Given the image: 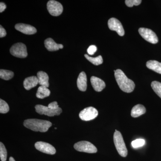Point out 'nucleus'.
<instances>
[{
	"label": "nucleus",
	"instance_id": "nucleus-1",
	"mask_svg": "<svg viewBox=\"0 0 161 161\" xmlns=\"http://www.w3.org/2000/svg\"><path fill=\"white\" fill-rule=\"evenodd\" d=\"M115 77L116 82L122 91L126 93L133 92L135 88V83L132 80L129 79L121 70H116Z\"/></svg>",
	"mask_w": 161,
	"mask_h": 161
},
{
	"label": "nucleus",
	"instance_id": "nucleus-2",
	"mask_svg": "<svg viewBox=\"0 0 161 161\" xmlns=\"http://www.w3.org/2000/svg\"><path fill=\"white\" fill-rule=\"evenodd\" d=\"M23 125L26 128L32 131L43 132H47L52 125V123L48 121L36 119H26Z\"/></svg>",
	"mask_w": 161,
	"mask_h": 161
},
{
	"label": "nucleus",
	"instance_id": "nucleus-3",
	"mask_svg": "<svg viewBox=\"0 0 161 161\" xmlns=\"http://www.w3.org/2000/svg\"><path fill=\"white\" fill-rule=\"evenodd\" d=\"M115 131L113 138L115 148L121 156L126 157L128 155V150L124 142L122 135L119 131L116 130Z\"/></svg>",
	"mask_w": 161,
	"mask_h": 161
},
{
	"label": "nucleus",
	"instance_id": "nucleus-4",
	"mask_svg": "<svg viewBox=\"0 0 161 161\" xmlns=\"http://www.w3.org/2000/svg\"><path fill=\"white\" fill-rule=\"evenodd\" d=\"M74 148L79 152L90 153H95L97 152L96 147L92 143L87 141H81L76 143L74 145Z\"/></svg>",
	"mask_w": 161,
	"mask_h": 161
},
{
	"label": "nucleus",
	"instance_id": "nucleus-5",
	"mask_svg": "<svg viewBox=\"0 0 161 161\" xmlns=\"http://www.w3.org/2000/svg\"><path fill=\"white\" fill-rule=\"evenodd\" d=\"M12 55L17 58H23L27 56V49L25 44L18 43L14 44L10 49Z\"/></svg>",
	"mask_w": 161,
	"mask_h": 161
},
{
	"label": "nucleus",
	"instance_id": "nucleus-6",
	"mask_svg": "<svg viewBox=\"0 0 161 161\" xmlns=\"http://www.w3.org/2000/svg\"><path fill=\"white\" fill-rule=\"evenodd\" d=\"M138 31L142 37L148 42L153 44H155L158 42L157 36L151 30L142 27L139 29Z\"/></svg>",
	"mask_w": 161,
	"mask_h": 161
},
{
	"label": "nucleus",
	"instance_id": "nucleus-7",
	"mask_svg": "<svg viewBox=\"0 0 161 161\" xmlns=\"http://www.w3.org/2000/svg\"><path fill=\"white\" fill-rule=\"evenodd\" d=\"M36 112L40 115H45L48 116H53L54 115H60L62 112L61 108L58 109H52L48 107L44 106L42 105H37L35 106Z\"/></svg>",
	"mask_w": 161,
	"mask_h": 161
},
{
	"label": "nucleus",
	"instance_id": "nucleus-8",
	"mask_svg": "<svg viewBox=\"0 0 161 161\" xmlns=\"http://www.w3.org/2000/svg\"><path fill=\"white\" fill-rule=\"evenodd\" d=\"M47 9L50 14L53 16L60 15L63 11V6L61 3L54 0L48 1L47 3Z\"/></svg>",
	"mask_w": 161,
	"mask_h": 161
},
{
	"label": "nucleus",
	"instance_id": "nucleus-9",
	"mask_svg": "<svg viewBox=\"0 0 161 161\" xmlns=\"http://www.w3.org/2000/svg\"><path fill=\"white\" fill-rule=\"evenodd\" d=\"M98 115V112L95 108L90 107L84 109L79 113V117L82 120L90 121L94 119Z\"/></svg>",
	"mask_w": 161,
	"mask_h": 161
},
{
	"label": "nucleus",
	"instance_id": "nucleus-10",
	"mask_svg": "<svg viewBox=\"0 0 161 161\" xmlns=\"http://www.w3.org/2000/svg\"><path fill=\"white\" fill-rule=\"evenodd\" d=\"M108 26L111 30L115 31L121 36L125 35V31L121 23L115 18H112L108 21Z\"/></svg>",
	"mask_w": 161,
	"mask_h": 161
},
{
	"label": "nucleus",
	"instance_id": "nucleus-11",
	"mask_svg": "<svg viewBox=\"0 0 161 161\" xmlns=\"http://www.w3.org/2000/svg\"><path fill=\"white\" fill-rule=\"evenodd\" d=\"M35 147L40 152L48 154H54L56 150L54 147L48 143L43 142H37L35 144Z\"/></svg>",
	"mask_w": 161,
	"mask_h": 161
},
{
	"label": "nucleus",
	"instance_id": "nucleus-12",
	"mask_svg": "<svg viewBox=\"0 0 161 161\" xmlns=\"http://www.w3.org/2000/svg\"><path fill=\"white\" fill-rule=\"evenodd\" d=\"M15 28L18 31L26 35H33L36 33L37 30L34 26L24 23H18L15 26Z\"/></svg>",
	"mask_w": 161,
	"mask_h": 161
},
{
	"label": "nucleus",
	"instance_id": "nucleus-13",
	"mask_svg": "<svg viewBox=\"0 0 161 161\" xmlns=\"http://www.w3.org/2000/svg\"><path fill=\"white\" fill-rule=\"evenodd\" d=\"M91 81L93 88L96 92H101L105 87V83L100 78L92 76L91 77Z\"/></svg>",
	"mask_w": 161,
	"mask_h": 161
},
{
	"label": "nucleus",
	"instance_id": "nucleus-14",
	"mask_svg": "<svg viewBox=\"0 0 161 161\" xmlns=\"http://www.w3.org/2000/svg\"><path fill=\"white\" fill-rule=\"evenodd\" d=\"M44 45L47 50L50 52L56 51L59 49H62V44H58L52 38H48L44 41Z\"/></svg>",
	"mask_w": 161,
	"mask_h": 161
},
{
	"label": "nucleus",
	"instance_id": "nucleus-15",
	"mask_svg": "<svg viewBox=\"0 0 161 161\" xmlns=\"http://www.w3.org/2000/svg\"><path fill=\"white\" fill-rule=\"evenodd\" d=\"M77 86L81 92H85L87 88V77L84 72H82L79 74L77 79Z\"/></svg>",
	"mask_w": 161,
	"mask_h": 161
},
{
	"label": "nucleus",
	"instance_id": "nucleus-16",
	"mask_svg": "<svg viewBox=\"0 0 161 161\" xmlns=\"http://www.w3.org/2000/svg\"><path fill=\"white\" fill-rule=\"evenodd\" d=\"M39 84L37 77L36 76H31L26 78L23 81V86L25 89L30 90Z\"/></svg>",
	"mask_w": 161,
	"mask_h": 161
},
{
	"label": "nucleus",
	"instance_id": "nucleus-17",
	"mask_svg": "<svg viewBox=\"0 0 161 161\" xmlns=\"http://www.w3.org/2000/svg\"><path fill=\"white\" fill-rule=\"evenodd\" d=\"M39 84L41 86H44L48 88L49 86V77L45 72L39 71L37 74Z\"/></svg>",
	"mask_w": 161,
	"mask_h": 161
},
{
	"label": "nucleus",
	"instance_id": "nucleus-18",
	"mask_svg": "<svg viewBox=\"0 0 161 161\" xmlns=\"http://www.w3.org/2000/svg\"><path fill=\"white\" fill-rule=\"evenodd\" d=\"M146 112V109L142 105L137 104L133 107L131 111V115L132 117L136 118L143 115Z\"/></svg>",
	"mask_w": 161,
	"mask_h": 161
},
{
	"label": "nucleus",
	"instance_id": "nucleus-19",
	"mask_svg": "<svg viewBox=\"0 0 161 161\" xmlns=\"http://www.w3.org/2000/svg\"><path fill=\"white\" fill-rule=\"evenodd\" d=\"M147 67L149 69L152 70L156 73L161 74V63L157 60H150L147 61Z\"/></svg>",
	"mask_w": 161,
	"mask_h": 161
},
{
	"label": "nucleus",
	"instance_id": "nucleus-20",
	"mask_svg": "<svg viewBox=\"0 0 161 161\" xmlns=\"http://www.w3.org/2000/svg\"><path fill=\"white\" fill-rule=\"evenodd\" d=\"M50 95V91L47 87L44 86H40L38 88L36 93V97L40 99L48 97Z\"/></svg>",
	"mask_w": 161,
	"mask_h": 161
},
{
	"label": "nucleus",
	"instance_id": "nucleus-21",
	"mask_svg": "<svg viewBox=\"0 0 161 161\" xmlns=\"http://www.w3.org/2000/svg\"><path fill=\"white\" fill-rule=\"evenodd\" d=\"M14 74L11 71L5 69H1L0 70V77L4 80H10L14 77Z\"/></svg>",
	"mask_w": 161,
	"mask_h": 161
},
{
	"label": "nucleus",
	"instance_id": "nucleus-22",
	"mask_svg": "<svg viewBox=\"0 0 161 161\" xmlns=\"http://www.w3.org/2000/svg\"><path fill=\"white\" fill-rule=\"evenodd\" d=\"M85 57L90 62L94 64V65H98L103 63V59L101 56H98L96 58H92L87 54L85 55Z\"/></svg>",
	"mask_w": 161,
	"mask_h": 161
},
{
	"label": "nucleus",
	"instance_id": "nucleus-23",
	"mask_svg": "<svg viewBox=\"0 0 161 161\" xmlns=\"http://www.w3.org/2000/svg\"><path fill=\"white\" fill-rule=\"evenodd\" d=\"M153 90L159 97L161 98V83L158 81H153L151 83Z\"/></svg>",
	"mask_w": 161,
	"mask_h": 161
},
{
	"label": "nucleus",
	"instance_id": "nucleus-24",
	"mask_svg": "<svg viewBox=\"0 0 161 161\" xmlns=\"http://www.w3.org/2000/svg\"><path fill=\"white\" fill-rule=\"evenodd\" d=\"M9 108L8 104L5 101L0 99V113L5 114L9 112Z\"/></svg>",
	"mask_w": 161,
	"mask_h": 161
},
{
	"label": "nucleus",
	"instance_id": "nucleus-25",
	"mask_svg": "<svg viewBox=\"0 0 161 161\" xmlns=\"http://www.w3.org/2000/svg\"><path fill=\"white\" fill-rule=\"evenodd\" d=\"M7 151L6 147L2 142L0 143V158L2 161H6L7 159Z\"/></svg>",
	"mask_w": 161,
	"mask_h": 161
},
{
	"label": "nucleus",
	"instance_id": "nucleus-26",
	"mask_svg": "<svg viewBox=\"0 0 161 161\" xmlns=\"http://www.w3.org/2000/svg\"><path fill=\"white\" fill-rule=\"evenodd\" d=\"M146 143L145 140L142 139H138L132 141L131 143L132 147L134 148H137L139 147H143Z\"/></svg>",
	"mask_w": 161,
	"mask_h": 161
},
{
	"label": "nucleus",
	"instance_id": "nucleus-27",
	"mask_svg": "<svg viewBox=\"0 0 161 161\" xmlns=\"http://www.w3.org/2000/svg\"><path fill=\"white\" fill-rule=\"evenodd\" d=\"M142 2L141 0H126L125 3L127 6L132 7L134 6H138L141 4Z\"/></svg>",
	"mask_w": 161,
	"mask_h": 161
},
{
	"label": "nucleus",
	"instance_id": "nucleus-28",
	"mask_svg": "<svg viewBox=\"0 0 161 161\" xmlns=\"http://www.w3.org/2000/svg\"><path fill=\"white\" fill-rule=\"evenodd\" d=\"M97 48L95 45H91L87 49V53L90 55H93L97 51Z\"/></svg>",
	"mask_w": 161,
	"mask_h": 161
},
{
	"label": "nucleus",
	"instance_id": "nucleus-29",
	"mask_svg": "<svg viewBox=\"0 0 161 161\" xmlns=\"http://www.w3.org/2000/svg\"><path fill=\"white\" fill-rule=\"evenodd\" d=\"M48 108L52 109H58L59 108V107L58 106V103L57 102H53L51 103H49L48 105Z\"/></svg>",
	"mask_w": 161,
	"mask_h": 161
},
{
	"label": "nucleus",
	"instance_id": "nucleus-30",
	"mask_svg": "<svg viewBox=\"0 0 161 161\" xmlns=\"http://www.w3.org/2000/svg\"><path fill=\"white\" fill-rule=\"evenodd\" d=\"M6 30L2 26H0V37L3 38L6 36Z\"/></svg>",
	"mask_w": 161,
	"mask_h": 161
},
{
	"label": "nucleus",
	"instance_id": "nucleus-31",
	"mask_svg": "<svg viewBox=\"0 0 161 161\" xmlns=\"http://www.w3.org/2000/svg\"><path fill=\"white\" fill-rule=\"evenodd\" d=\"M6 6L5 3L1 2L0 3V12L2 13L6 9Z\"/></svg>",
	"mask_w": 161,
	"mask_h": 161
},
{
	"label": "nucleus",
	"instance_id": "nucleus-32",
	"mask_svg": "<svg viewBox=\"0 0 161 161\" xmlns=\"http://www.w3.org/2000/svg\"><path fill=\"white\" fill-rule=\"evenodd\" d=\"M9 161H15L14 159L13 158L10 157V158L9 159Z\"/></svg>",
	"mask_w": 161,
	"mask_h": 161
},
{
	"label": "nucleus",
	"instance_id": "nucleus-33",
	"mask_svg": "<svg viewBox=\"0 0 161 161\" xmlns=\"http://www.w3.org/2000/svg\"><path fill=\"white\" fill-rule=\"evenodd\" d=\"M55 130H57V128H55Z\"/></svg>",
	"mask_w": 161,
	"mask_h": 161
}]
</instances>
